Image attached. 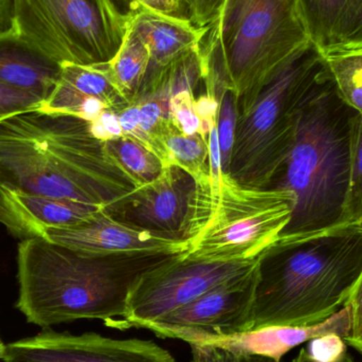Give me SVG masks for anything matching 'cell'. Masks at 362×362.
<instances>
[{
	"mask_svg": "<svg viewBox=\"0 0 362 362\" xmlns=\"http://www.w3.org/2000/svg\"><path fill=\"white\" fill-rule=\"evenodd\" d=\"M0 187L106 210L136 189L89 122L40 110L0 122Z\"/></svg>",
	"mask_w": 362,
	"mask_h": 362,
	"instance_id": "6da1fadb",
	"label": "cell"
},
{
	"mask_svg": "<svg viewBox=\"0 0 362 362\" xmlns=\"http://www.w3.org/2000/svg\"><path fill=\"white\" fill-rule=\"evenodd\" d=\"M167 257H101L25 238L17 253L16 306L38 327L98 319L117 329L137 276Z\"/></svg>",
	"mask_w": 362,
	"mask_h": 362,
	"instance_id": "7a4b0ae2",
	"label": "cell"
},
{
	"mask_svg": "<svg viewBox=\"0 0 362 362\" xmlns=\"http://www.w3.org/2000/svg\"><path fill=\"white\" fill-rule=\"evenodd\" d=\"M361 270V228L276 242L257 263L250 329L323 322L346 305Z\"/></svg>",
	"mask_w": 362,
	"mask_h": 362,
	"instance_id": "3957f363",
	"label": "cell"
},
{
	"mask_svg": "<svg viewBox=\"0 0 362 362\" xmlns=\"http://www.w3.org/2000/svg\"><path fill=\"white\" fill-rule=\"evenodd\" d=\"M354 112L340 99L325 70L302 104L295 142L280 180L272 187L291 191L296 198L291 223L278 242L346 228L342 221L350 185Z\"/></svg>",
	"mask_w": 362,
	"mask_h": 362,
	"instance_id": "277c9868",
	"label": "cell"
},
{
	"mask_svg": "<svg viewBox=\"0 0 362 362\" xmlns=\"http://www.w3.org/2000/svg\"><path fill=\"white\" fill-rule=\"evenodd\" d=\"M238 101V115L312 48L300 0H225L210 25Z\"/></svg>",
	"mask_w": 362,
	"mask_h": 362,
	"instance_id": "5b68a950",
	"label": "cell"
},
{
	"mask_svg": "<svg viewBox=\"0 0 362 362\" xmlns=\"http://www.w3.org/2000/svg\"><path fill=\"white\" fill-rule=\"evenodd\" d=\"M323 72L320 53L313 46L238 115L229 171L234 180L272 187L295 142L302 104Z\"/></svg>",
	"mask_w": 362,
	"mask_h": 362,
	"instance_id": "8992f818",
	"label": "cell"
},
{
	"mask_svg": "<svg viewBox=\"0 0 362 362\" xmlns=\"http://www.w3.org/2000/svg\"><path fill=\"white\" fill-rule=\"evenodd\" d=\"M295 204L291 191L247 187L221 172L212 214L182 255L210 263L255 261L280 240Z\"/></svg>",
	"mask_w": 362,
	"mask_h": 362,
	"instance_id": "52a82bcc",
	"label": "cell"
},
{
	"mask_svg": "<svg viewBox=\"0 0 362 362\" xmlns=\"http://www.w3.org/2000/svg\"><path fill=\"white\" fill-rule=\"evenodd\" d=\"M12 29L59 64L112 59L125 33L114 0H13Z\"/></svg>",
	"mask_w": 362,
	"mask_h": 362,
	"instance_id": "ba28073f",
	"label": "cell"
},
{
	"mask_svg": "<svg viewBox=\"0 0 362 362\" xmlns=\"http://www.w3.org/2000/svg\"><path fill=\"white\" fill-rule=\"evenodd\" d=\"M182 255L167 257L137 276L117 329H146L211 289L250 276L259 259L210 263L192 261Z\"/></svg>",
	"mask_w": 362,
	"mask_h": 362,
	"instance_id": "9c48e42d",
	"label": "cell"
},
{
	"mask_svg": "<svg viewBox=\"0 0 362 362\" xmlns=\"http://www.w3.org/2000/svg\"><path fill=\"white\" fill-rule=\"evenodd\" d=\"M107 211L125 223L187 243L202 231L211 216L195 180L173 165H167L157 180L136 187Z\"/></svg>",
	"mask_w": 362,
	"mask_h": 362,
	"instance_id": "30bf717a",
	"label": "cell"
},
{
	"mask_svg": "<svg viewBox=\"0 0 362 362\" xmlns=\"http://www.w3.org/2000/svg\"><path fill=\"white\" fill-rule=\"evenodd\" d=\"M255 272L246 278L211 289L146 329L158 337L183 340L187 344L249 331Z\"/></svg>",
	"mask_w": 362,
	"mask_h": 362,
	"instance_id": "8fae6325",
	"label": "cell"
},
{
	"mask_svg": "<svg viewBox=\"0 0 362 362\" xmlns=\"http://www.w3.org/2000/svg\"><path fill=\"white\" fill-rule=\"evenodd\" d=\"M4 362H176L169 351L148 340L114 339L45 331L6 346Z\"/></svg>",
	"mask_w": 362,
	"mask_h": 362,
	"instance_id": "7c38bea8",
	"label": "cell"
},
{
	"mask_svg": "<svg viewBox=\"0 0 362 362\" xmlns=\"http://www.w3.org/2000/svg\"><path fill=\"white\" fill-rule=\"evenodd\" d=\"M40 238L78 252L101 257H173L189 249V243L185 240L125 223L106 209L78 225L45 228Z\"/></svg>",
	"mask_w": 362,
	"mask_h": 362,
	"instance_id": "4fadbf2b",
	"label": "cell"
},
{
	"mask_svg": "<svg viewBox=\"0 0 362 362\" xmlns=\"http://www.w3.org/2000/svg\"><path fill=\"white\" fill-rule=\"evenodd\" d=\"M127 105L108 78L104 64L64 63L55 88L37 110L93 122L104 110L119 112Z\"/></svg>",
	"mask_w": 362,
	"mask_h": 362,
	"instance_id": "5bb4252c",
	"label": "cell"
},
{
	"mask_svg": "<svg viewBox=\"0 0 362 362\" xmlns=\"http://www.w3.org/2000/svg\"><path fill=\"white\" fill-rule=\"evenodd\" d=\"M351 323V308L346 304L333 316L317 325L259 327L234 335L206 338L192 344H213L234 352L269 357L281 362L289 351L315 338L337 334L346 341L350 336Z\"/></svg>",
	"mask_w": 362,
	"mask_h": 362,
	"instance_id": "9a60e30c",
	"label": "cell"
},
{
	"mask_svg": "<svg viewBox=\"0 0 362 362\" xmlns=\"http://www.w3.org/2000/svg\"><path fill=\"white\" fill-rule=\"evenodd\" d=\"M125 19L148 47L151 57L148 74L165 69L199 50L209 30L195 27L189 21L137 8H129L125 13Z\"/></svg>",
	"mask_w": 362,
	"mask_h": 362,
	"instance_id": "2e32d148",
	"label": "cell"
},
{
	"mask_svg": "<svg viewBox=\"0 0 362 362\" xmlns=\"http://www.w3.org/2000/svg\"><path fill=\"white\" fill-rule=\"evenodd\" d=\"M61 64L47 57L14 30L0 32V83L42 100L55 88Z\"/></svg>",
	"mask_w": 362,
	"mask_h": 362,
	"instance_id": "e0dca14e",
	"label": "cell"
},
{
	"mask_svg": "<svg viewBox=\"0 0 362 362\" xmlns=\"http://www.w3.org/2000/svg\"><path fill=\"white\" fill-rule=\"evenodd\" d=\"M4 191L12 221L11 233L23 240L40 236L45 228L78 225L104 209L65 198L33 195L6 189Z\"/></svg>",
	"mask_w": 362,
	"mask_h": 362,
	"instance_id": "ac0fdd59",
	"label": "cell"
},
{
	"mask_svg": "<svg viewBox=\"0 0 362 362\" xmlns=\"http://www.w3.org/2000/svg\"><path fill=\"white\" fill-rule=\"evenodd\" d=\"M150 63L148 47L125 19L122 42L112 59L104 63V68L108 78L127 103H133L137 100Z\"/></svg>",
	"mask_w": 362,
	"mask_h": 362,
	"instance_id": "d6986e66",
	"label": "cell"
},
{
	"mask_svg": "<svg viewBox=\"0 0 362 362\" xmlns=\"http://www.w3.org/2000/svg\"><path fill=\"white\" fill-rule=\"evenodd\" d=\"M163 144L169 156L170 165H177L193 177L199 195L212 206L213 210L209 139L200 134L185 135L171 123L163 136Z\"/></svg>",
	"mask_w": 362,
	"mask_h": 362,
	"instance_id": "ffe728a7",
	"label": "cell"
},
{
	"mask_svg": "<svg viewBox=\"0 0 362 362\" xmlns=\"http://www.w3.org/2000/svg\"><path fill=\"white\" fill-rule=\"evenodd\" d=\"M319 53L340 99L362 116V48H329Z\"/></svg>",
	"mask_w": 362,
	"mask_h": 362,
	"instance_id": "44dd1931",
	"label": "cell"
},
{
	"mask_svg": "<svg viewBox=\"0 0 362 362\" xmlns=\"http://www.w3.org/2000/svg\"><path fill=\"white\" fill-rule=\"evenodd\" d=\"M104 146L108 156L136 187L157 180L167 167L154 152L129 136H121Z\"/></svg>",
	"mask_w": 362,
	"mask_h": 362,
	"instance_id": "7402d4cb",
	"label": "cell"
},
{
	"mask_svg": "<svg viewBox=\"0 0 362 362\" xmlns=\"http://www.w3.org/2000/svg\"><path fill=\"white\" fill-rule=\"evenodd\" d=\"M313 45L318 51L333 44L338 23L351 0H300Z\"/></svg>",
	"mask_w": 362,
	"mask_h": 362,
	"instance_id": "603a6c76",
	"label": "cell"
},
{
	"mask_svg": "<svg viewBox=\"0 0 362 362\" xmlns=\"http://www.w3.org/2000/svg\"><path fill=\"white\" fill-rule=\"evenodd\" d=\"M362 223V116L354 112L351 120L350 185L342 227L361 228Z\"/></svg>",
	"mask_w": 362,
	"mask_h": 362,
	"instance_id": "cb8c5ba5",
	"label": "cell"
},
{
	"mask_svg": "<svg viewBox=\"0 0 362 362\" xmlns=\"http://www.w3.org/2000/svg\"><path fill=\"white\" fill-rule=\"evenodd\" d=\"M193 85L181 87L170 99L169 119L172 124L185 135L200 134L209 139L211 129L204 124L195 98Z\"/></svg>",
	"mask_w": 362,
	"mask_h": 362,
	"instance_id": "d4e9b609",
	"label": "cell"
},
{
	"mask_svg": "<svg viewBox=\"0 0 362 362\" xmlns=\"http://www.w3.org/2000/svg\"><path fill=\"white\" fill-rule=\"evenodd\" d=\"M238 101L233 89H227L219 101L217 116V138L221 152V172L229 175L232 152L235 140Z\"/></svg>",
	"mask_w": 362,
	"mask_h": 362,
	"instance_id": "484cf974",
	"label": "cell"
},
{
	"mask_svg": "<svg viewBox=\"0 0 362 362\" xmlns=\"http://www.w3.org/2000/svg\"><path fill=\"white\" fill-rule=\"evenodd\" d=\"M329 48H362V0L349 2Z\"/></svg>",
	"mask_w": 362,
	"mask_h": 362,
	"instance_id": "4316f807",
	"label": "cell"
},
{
	"mask_svg": "<svg viewBox=\"0 0 362 362\" xmlns=\"http://www.w3.org/2000/svg\"><path fill=\"white\" fill-rule=\"evenodd\" d=\"M191 362H279L269 357L234 352L206 344H189Z\"/></svg>",
	"mask_w": 362,
	"mask_h": 362,
	"instance_id": "83f0119b",
	"label": "cell"
},
{
	"mask_svg": "<svg viewBox=\"0 0 362 362\" xmlns=\"http://www.w3.org/2000/svg\"><path fill=\"white\" fill-rule=\"evenodd\" d=\"M42 101L35 95L0 83V122L31 110H37Z\"/></svg>",
	"mask_w": 362,
	"mask_h": 362,
	"instance_id": "f1b7e54d",
	"label": "cell"
},
{
	"mask_svg": "<svg viewBox=\"0 0 362 362\" xmlns=\"http://www.w3.org/2000/svg\"><path fill=\"white\" fill-rule=\"evenodd\" d=\"M346 340L337 334H329L310 340L308 352L319 361H331L348 352Z\"/></svg>",
	"mask_w": 362,
	"mask_h": 362,
	"instance_id": "f546056e",
	"label": "cell"
},
{
	"mask_svg": "<svg viewBox=\"0 0 362 362\" xmlns=\"http://www.w3.org/2000/svg\"><path fill=\"white\" fill-rule=\"evenodd\" d=\"M131 8H142L163 16L189 21L185 0H129Z\"/></svg>",
	"mask_w": 362,
	"mask_h": 362,
	"instance_id": "4dcf8cb0",
	"label": "cell"
},
{
	"mask_svg": "<svg viewBox=\"0 0 362 362\" xmlns=\"http://www.w3.org/2000/svg\"><path fill=\"white\" fill-rule=\"evenodd\" d=\"M346 304L350 305L352 316L350 336L346 342L362 357V270Z\"/></svg>",
	"mask_w": 362,
	"mask_h": 362,
	"instance_id": "1f68e13d",
	"label": "cell"
},
{
	"mask_svg": "<svg viewBox=\"0 0 362 362\" xmlns=\"http://www.w3.org/2000/svg\"><path fill=\"white\" fill-rule=\"evenodd\" d=\"M189 21L197 28H209L218 17L225 0H185Z\"/></svg>",
	"mask_w": 362,
	"mask_h": 362,
	"instance_id": "d6a6232c",
	"label": "cell"
},
{
	"mask_svg": "<svg viewBox=\"0 0 362 362\" xmlns=\"http://www.w3.org/2000/svg\"><path fill=\"white\" fill-rule=\"evenodd\" d=\"M89 125L93 135L104 144L124 135L119 121L118 112L115 110H104L95 121L89 122Z\"/></svg>",
	"mask_w": 362,
	"mask_h": 362,
	"instance_id": "836d02e7",
	"label": "cell"
},
{
	"mask_svg": "<svg viewBox=\"0 0 362 362\" xmlns=\"http://www.w3.org/2000/svg\"><path fill=\"white\" fill-rule=\"evenodd\" d=\"M13 25V0H0V32L11 29Z\"/></svg>",
	"mask_w": 362,
	"mask_h": 362,
	"instance_id": "e575fe53",
	"label": "cell"
},
{
	"mask_svg": "<svg viewBox=\"0 0 362 362\" xmlns=\"http://www.w3.org/2000/svg\"><path fill=\"white\" fill-rule=\"evenodd\" d=\"M293 362H355L353 361L352 357L348 354V352L342 354L341 356L338 357V358L334 359V361H316L310 353L308 352L306 349H302L300 351L299 355L293 359Z\"/></svg>",
	"mask_w": 362,
	"mask_h": 362,
	"instance_id": "d590c367",
	"label": "cell"
},
{
	"mask_svg": "<svg viewBox=\"0 0 362 362\" xmlns=\"http://www.w3.org/2000/svg\"><path fill=\"white\" fill-rule=\"evenodd\" d=\"M0 223L6 226V229L11 230V216L8 214V208H6V200H4V191L0 187Z\"/></svg>",
	"mask_w": 362,
	"mask_h": 362,
	"instance_id": "8d00e7d4",
	"label": "cell"
},
{
	"mask_svg": "<svg viewBox=\"0 0 362 362\" xmlns=\"http://www.w3.org/2000/svg\"><path fill=\"white\" fill-rule=\"evenodd\" d=\"M6 346L2 342V340L0 339V359L4 361V356H6Z\"/></svg>",
	"mask_w": 362,
	"mask_h": 362,
	"instance_id": "74e56055",
	"label": "cell"
},
{
	"mask_svg": "<svg viewBox=\"0 0 362 362\" xmlns=\"http://www.w3.org/2000/svg\"><path fill=\"white\" fill-rule=\"evenodd\" d=\"M361 229H362V223H361Z\"/></svg>",
	"mask_w": 362,
	"mask_h": 362,
	"instance_id": "f35d334b",
	"label": "cell"
}]
</instances>
